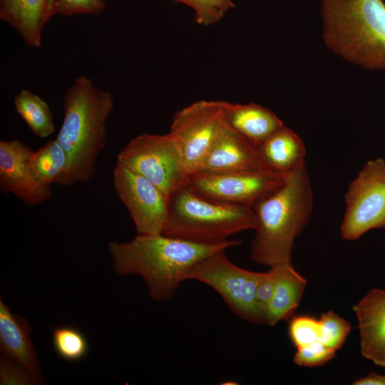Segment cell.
<instances>
[{
	"instance_id": "obj_2",
	"label": "cell",
	"mask_w": 385,
	"mask_h": 385,
	"mask_svg": "<svg viewBox=\"0 0 385 385\" xmlns=\"http://www.w3.org/2000/svg\"><path fill=\"white\" fill-rule=\"evenodd\" d=\"M313 206L312 187L304 164L287 173L279 186L252 206L255 220L252 261L270 267L291 263L294 240L307 225Z\"/></svg>"
},
{
	"instance_id": "obj_20",
	"label": "cell",
	"mask_w": 385,
	"mask_h": 385,
	"mask_svg": "<svg viewBox=\"0 0 385 385\" xmlns=\"http://www.w3.org/2000/svg\"><path fill=\"white\" fill-rule=\"evenodd\" d=\"M28 165L36 180L41 184L51 186L58 184L63 177L68 165L67 155L56 140H51L33 152Z\"/></svg>"
},
{
	"instance_id": "obj_29",
	"label": "cell",
	"mask_w": 385,
	"mask_h": 385,
	"mask_svg": "<svg viewBox=\"0 0 385 385\" xmlns=\"http://www.w3.org/2000/svg\"><path fill=\"white\" fill-rule=\"evenodd\" d=\"M276 277L277 267L276 266H273L267 272H261V276L257 284L256 302L263 318L264 324L266 312L274 294Z\"/></svg>"
},
{
	"instance_id": "obj_30",
	"label": "cell",
	"mask_w": 385,
	"mask_h": 385,
	"mask_svg": "<svg viewBox=\"0 0 385 385\" xmlns=\"http://www.w3.org/2000/svg\"><path fill=\"white\" fill-rule=\"evenodd\" d=\"M354 385H385V376L375 373L361 377L352 383Z\"/></svg>"
},
{
	"instance_id": "obj_21",
	"label": "cell",
	"mask_w": 385,
	"mask_h": 385,
	"mask_svg": "<svg viewBox=\"0 0 385 385\" xmlns=\"http://www.w3.org/2000/svg\"><path fill=\"white\" fill-rule=\"evenodd\" d=\"M15 109L30 130L39 138H47L54 131L53 115L48 105L29 90H21L14 98Z\"/></svg>"
},
{
	"instance_id": "obj_24",
	"label": "cell",
	"mask_w": 385,
	"mask_h": 385,
	"mask_svg": "<svg viewBox=\"0 0 385 385\" xmlns=\"http://www.w3.org/2000/svg\"><path fill=\"white\" fill-rule=\"evenodd\" d=\"M192 8L196 21L210 26L219 21L234 6L232 0H173Z\"/></svg>"
},
{
	"instance_id": "obj_14",
	"label": "cell",
	"mask_w": 385,
	"mask_h": 385,
	"mask_svg": "<svg viewBox=\"0 0 385 385\" xmlns=\"http://www.w3.org/2000/svg\"><path fill=\"white\" fill-rule=\"evenodd\" d=\"M364 357L385 366V290L374 289L354 306Z\"/></svg>"
},
{
	"instance_id": "obj_31",
	"label": "cell",
	"mask_w": 385,
	"mask_h": 385,
	"mask_svg": "<svg viewBox=\"0 0 385 385\" xmlns=\"http://www.w3.org/2000/svg\"><path fill=\"white\" fill-rule=\"evenodd\" d=\"M55 1L56 0H49L50 10H51V14L52 16L56 15L55 11H54Z\"/></svg>"
},
{
	"instance_id": "obj_9",
	"label": "cell",
	"mask_w": 385,
	"mask_h": 385,
	"mask_svg": "<svg viewBox=\"0 0 385 385\" xmlns=\"http://www.w3.org/2000/svg\"><path fill=\"white\" fill-rule=\"evenodd\" d=\"M113 178L116 195L130 213L137 233H163L168 219L169 196L148 179L118 162Z\"/></svg>"
},
{
	"instance_id": "obj_18",
	"label": "cell",
	"mask_w": 385,
	"mask_h": 385,
	"mask_svg": "<svg viewBox=\"0 0 385 385\" xmlns=\"http://www.w3.org/2000/svg\"><path fill=\"white\" fill-rule=\"evenodd\" d=\"M258 151L265 165L281 174L289 173L304 165L306 150L303 141L284 125L269 137Z\"/></svg>"
},
{
	"instance_id": "obj_11",
	"label": "cell",
	"mask_w": 385,
	"mask_h": 385,
	"mask_svg": "<svg viewBox=\"0 0 385 385\" xmlns=\"http://www.w3.org/2000/svg\"><path fill=\"white\" fill-rule=\"evenodd\" d=\"M223 120V101H196L174 115L170 133L180 145L189 175L199 168Z\"/></svg>"
},
{
	"instance_id": "obj_22",
	"label": "cell",
	"mask_w": 385,
	"mask_h": 385,
	"mask_svg": "<svg viewBox=\"0 0 385 385\" xmlns=\"http://www.w3.org/2000/svg\"><path fill=\"white\" fill-rule=\"evenodd\" d=\"M52 342L57 354L68 361L83 359L89 349L86 336L79 329L71 326L56 327L52 332Z\"/></svg>"
},
{
	"instance_id": "obj_23",
	"label": "cell",
	"mask_w": 385,
	"mask_h": 385,
	"mask_svg": "<svg viewBox=\"0 0 385 385\" xmlns=\"http://www.w3.org/2000/svg\"><path fill=\"white\" fill-rule=\"evenodd\" d=\"M319 321V342L335 351L340 349L351 330L349 322L332 311L323 313Z\"/></svg>"
},
{
	"instance_id": "obj_7",
	"label": "cell",
	"mask_w": 385,
	"mask_h": 385,
	"mask_svg": "<svg viewBox=\"0 0 385 385\" xmlns=\"http://www.w3.org/2000/svg\"><path fill=\"white\" fill-rule=\"evenodd\" d=\"M340 234L353 241L372 229L385 228V160H368L349 183Z\"/></svg>"
},
{
	"instance_id": "obj_15",
	"label": "cell",
	"mask_w": 385,
	"mask_h": 385,
	"mask_svg": "<svg viewBox=\"0 0 385 385\" xmlns=\"http://www.w3.org/2000/svg\"><path fill=\"white\" fill-rule=\"evenodd\" d=\"M32 328L21 316L11 312L0 299V349L1 356L17 361L31 372L35 384L43 382L37 354L31 333Z\"/></svg>"
},
{
	"instance_id": "obj_13",
	"label": "cell",
	"mask_w": 385,
	"mask_h": 385,
	"mask_svg": "<svg viewBox=\"0 0 385 385\" xmlns=\"http://www.w3.org/2000/svg\"><path fill=\"white\" fill-rule=\"evenodd\" d=\"M262 170H271L263 163L258 148L243 138L224 118L207 155L195 173Z\"/></svg>"
},
{
	"instance_id": "obj_17",
	"label": "cell",
	"mask_w": 385,
	"mask_h": 385,
	"mask_svg": "<svg viewBox=\"0 0 385 385\" xmlns=\"http://www.w3.org/2000/svg\"><path fill=\"white\" fill-rule=\"evenodd\" d=\"M225 120L257 148L284 126L269 109L256 103L239 104L223 101Z\"/></svg>"
},
{
	"instance_id": "obj_1",
	"label": "cell",
	"mask_w": 385,
	"mask_h": 385,
	"mask_svg": "<svg viewBox=\"0 0 385 385\" xmlns=\"http://www.w3.org/2000/svg\"><path fill=\"white\" fill-rule=\"evenodd\" d=\"M240 244L230 239L205 243L163 233L137 234L127 242H111L108 250L116 274L140 277L153 299L166 302L174 297L183 282L191 279L203 261Z\"/></svg>"
},
{
	"instance_id": "obj_28",
	"label": "cell",
	"mask_w": 385,
	"mask_h": 385,
	"mask_svg": "<svg viewBox=\"0 0 385 385\" xmlns=\"http://www.w3.org/2000/svg\"><path fill=\"white\" fill-rule=\"evenodd\" d=\"M0 382L4 385L35 384L31 372L25 366L4 356L0 361Z\"/></svg>"
},
{
	"instance_id": "obj_12",
	"label": "cell",
	"mask_w": 385,
	"mask_h": 385,
	"mask_svg": "<svg viewBox=\"0 0 385 385\" xmlns=\"http://www.w3.org/2000/svg\"><path fill=\"white\" fill-rule=\"evenodd\" d=\"M33 152L16 139L0 141V190L31 206L49 200L53 195L51 187L39 183L29 170L28 162Z\"/></svg>"
},
{
	"instance_id": "obj_5",
	"label": "cell",
	"mask_w": 385,
	"mask_h": 385,
	"mask_svg": "<svg viewBox=\"0 0 385 385\" xmlns=\"http://www.w3.org/2000/svg\"><path fill=\"white\" fill-rule=\"evenodd\" d=\"M251 207L205 197L185 185L169 197L168 215L163 234L197 242L228 240L253 230Z\"/></svg>"
},
{
	"instance_id": "obj_10",
	"label": "cell",
	"mask_w": 385,
	"mask_h": 385,
	"mask_svg": "<svg viewBox=\"0 0 385 385\" xmlns=\"http://www.w3.org/2000/svg\"><path fill=\"white\" fill-rule=\"evenodd\" d=\"M285 175L272 170L197 172L189 175L187 184L208 199L252 207L259 199L279 186Z\"/></svg>"
},
{
	"instance_id": "obj_16",
	"label": "cell",
	"mask_w": 385,
	"mask_h": 385,
	"mask_svg": "<svg viewBox=\"0 0 385 385\" xmlns=\"http://www.w3.org/2000/svg\"><path fill=\"white\" fill-rule=\"evenodd\" d=\"M51 17L49 0H0V19L30 47H40L43 26Z\"/></svg>"
},
{
	"instance_id": "obj_27",
	"label": "cell",
	"mask_w": 385,
	"mask_h": 385,
	"mask_svg": "<svg viewBox=\"0 0 385 385\" xmlns=\"http://www.w3.org/2000/svg\"><path fill=\"white\" fill-rule=\"evenodd\" d=\"M103 0H56L55 14L73 16L79 14L98 15L106 9Z\"/></svg>"
},
{
	"instance_id": "obj_19",
	"label": "cell",
	"mask_w": 385,
	"mask_h": 385,
	"mask_svg": "<svg viewBox=\"0 0 385 385\" xmlns=\"http://www.w3.org/2000/svg\"><path fill=\"white\" fill-rule=\"evenodd\" d=\"M277 277L272 298L267 307L265 324L274 326L297 307L307 286L306 279L291 263L275 265Z\"/></svg>"
},
{
	"instance_id": "obj_8",
	"label": "cell",
	"mask_w": 385,
	"mask_h": 385,
	"mask_svg": "<svg viewBox=\"0 0 385 385\" xmlns=\"http://www.w3.org/2000/svg\"><path fill=\"white\" fill-rule=\"evenodd\" d=\"M261 272L241 268L232 262L225 251L203 261L191 279L215 290L237 317L253 324H264L256 302V289Z\"/></svg>"
},
{
	"instance_id": "obj_26",
	"label": "cell",
	"mask_w": 385,
	"mask_h": 385,
	"mask_svg": "<svg viewBox=\"0 0 385 385\" xmlns=\"http://www.w3.org/2000/svg\"><path fill=\"white\" fill-rule=\"evenodd\" d=\"M336 351L317 341L298 348L293 358L294 362L303 366H321L335 356Z\"/></svg>"
},
{
	"instance_id": "obj_6",
	"label": "cell",
	"mask_w": 385,
	"mask_h": 385,
	"mask_svg": "<svg viewBox=\"0 0 385 385\" xmlns=\"http://www.w3.org/2000/svg\"><path fill=\"white\" fill-rule=\"evenodd\" d=\"M117 162L142 175L170 196L188 183L182 149L171 133H143L118 153Z\"/></svg>"
},
{
	"instance_id": "obj_25",
	"label": "cell",
	"mask_w": 385,
	"mask_h": 385,
	"mask_svg": "<svg viewBox=\"0 0 385 385\" xmlns=\"http://www.w3.org/2000/svg\"><path fill=\"white\" fill-rule=\"evenodd\" d=\"M289 337L297 349L307 346L319 339V321L310 316L294 317L289 325Z\"/></svg>"
},
{
	"instance_id": "obj_3",
	"label": "cell",
	"mask_w": 385,
	"mask_h": 385,
	"mask_svg": "<svg viewBox=\"0 0 385 385\" xmlns=\"http://www.w3.org/2000/svg\"><path fill=\"white\" fill-rule=\"evenodd\" d=\"M63 103V119L56 138L65 150L68 165L58 185L69 187L94 175L97 157L106 147L107 120L114 99L111 93L81 76L66 89Z\"/></svg>"
},
{
	"instance_id": "obj_4",
	"label": "cell",
	"mask_w": 385,
	"mask_h": 385,
	"mask_svg": "<svg viewBox=\"0 0 385 385\" xmlns=\"http://www.w3.org/2000/svg\"><path fill=\"white\" fill-rule=\"evenodd\" d=\"M323 38L336 54L364 68L385 70L382 0H322Z\"/></svg>"
}]
</instances>
